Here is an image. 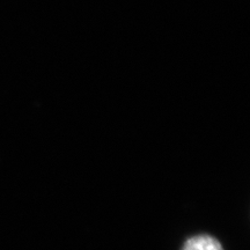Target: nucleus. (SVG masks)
Instances as JSON below:
<instances>
[{"instance_id":"obj_1","label":"nucleus","mask_w":250,"mask_h":250,"mask_svg":"<svg viewBox=\"0 0 250 250\" xmlns=\"http://www.w3.org/2000/svg\"><path fill=\"white\" fill-rule=\"evenodd\" d=\"M182 250H224V248L217 239L204 234L187 240Z\"/></svg>"}]
</instances>
